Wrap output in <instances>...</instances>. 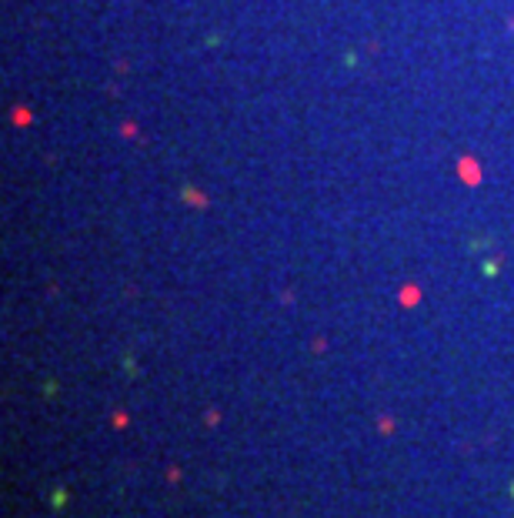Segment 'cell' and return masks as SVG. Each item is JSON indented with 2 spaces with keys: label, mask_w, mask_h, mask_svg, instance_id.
<instances>
[{
  "label": "cell",
  "mask_w": 514,
  "mask_h": 518,
  "mask_svg": "<svg viewBox=\"0 0 514 518\" xmlns=\"http://www.w3.org/2000/svg\"><path fill=\"white\" fill-rule=\"evenodd\" d=\"M184 197H187V201H194V204H201V208L208 204V201H204V194H194L191 188H184Z\"/></svg>",
  "instance_id": "6da1fadb"
},
{
  "label": "cell",
  "mask_w": 514,
  "mask_h": 518,
  "mask_svg": "<svg viewBox=\"0 0 514 518\" xmlns=\"http://www.w3.org/2000/svg\"><path fill=\"white\" fill-rule=\"evenodd\" d=\"M114 425H117V428H124V425H127V415H124V411H117V415H114Z\"/></svg>",
  "instance_id": "7a4b0ae2"
}]
</instances>
